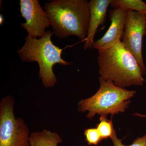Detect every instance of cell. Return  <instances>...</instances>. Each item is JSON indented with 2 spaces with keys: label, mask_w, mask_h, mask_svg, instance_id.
<instances>
[{
  "label": "cell",
  "mask_w": 146,
  "mask_h": 146,
  "mask_svg": "<svg viewBox=\"0 0 146 146\" xmlns=\"http://www.w3.org/2000/svg\"><path fill=\"white\" fill-rule=\"evenodd\" d=\"M45 11L55 35L60 39L71 35L84 41L90 22L89 2L86 0H54L46 3Z\"/></svg>",
  "instance_id": "6da1fadb"
},
{
  "label": "cell",
  "mask_w": 146,
  "mask_h": 146,
  "mask_svg": "<svg viewBox=\"0 0 146 146\" xmlns=\"http://www.w3.org/2000/svg\"><path fill=\"white\" fill-rule=\"evenodd\" d=\"M98 53L100 77L121 88L143 86L145 80L141 66L121 41Z\"/></svg>",
  "instance_id": "7a4b0ae2"
},
{
  "label": "cell",
  "mask_w": 146,
  "mask_h": 146,
  "mask_svg": "<svg viewBox=\"0 0 146 146\" xmlns=\"http://www.w3.org/2000/svg\"><path fill=\"white\" fill-rule=\"evenodd\" d=\"M54 32L48 31L43 37L34 39L28 36L22 48L18 51L21 60L26 62H37L39 65V77L46 88H50L57 82L53 68L55 64L71 65L61 57L63 49L55 45L52 41Z\"/></svg>",
  "instance_id": "3957f363"
},
{
  "label": "cell",
  "mask_w": 146,
  "mask_h": 146,
  "mask_svg": "<svg viewBox=\"0 0 146 146\" xmlns=\"http://www.w3.org/2000/svg\"><path fill=\"white\" fill-rule=\"evenodd\" d=\"M99 80V89L92 97L79 102L78 111L82 112L88 111L86 118L90 119L96 114H110L112 116L124 112L129 107L131 98L134 96L136 91L119 87L100 77Z\"/></svg>",
  "instance_id": "277c9868"
},
{
  "label": "cell",
  "mask_w": 146,
  "mask_h": 146,
  "mask_svg": "<svg viewBox=\"0 0 146 146\" xmlns=\"http://www.w3.org/2000/svg\"><path fill=\"white\" fill-rule=\"evenodd\" d=\"M14 104L9 95L0 103V146H31L29 128L22 118L15 117Z\"/></svg>",
  "instance_id": "5b68a950"
},
{
  "label": "cell",
  "mask_w": 146,
  "mask_h": 146,
  "mask_svg": "<svg viewBox=\"0 0 146 146\" xmlns=\"http://www.w3.org/2000/svg\"><path fill=\"white\" fill-rule=\"evenodd\" d=\"M146 35V14L135 11H128L127 15L121 42L135 57L141 66L143 74L146 68L143 56V42Z\"/></svg>",
  "instance_id": "8992f818"
},
{
  "label": "cell",
  "mask_w": 146,
  "mask_h": 146,
  "mask_svg": "<svg viewBox=\"0 0 146 146\" xmlns=\"http://www.w3.org/2000/svg\"><path fill=\"white\" fill-rule=\"evenodd\" d=\"M20 11L26 22L21 24L27 32L29 37L34 39L43 37L49 27V20L38 0H21Z\"/></svg>",
  "instance_id": "52a82bcc"
},
{
  "label": "cell",
  "mask_w": 146,
  "mask_h": 146,
  "mask_svg": "<svg viewBox=\"0 0 146 146\" xmlns=\"http://www.w3.org/2000/svg\"><path fill=\"white\" fill-rule=\"evenodd\" d=\"M127 12V11L120 8H115L110 10V26L103 36L94 42L93 48L98 51L104 50L121 41Z\"/></svg>",
  "instance_id": "ba28073f"
},
{
  "label": "cell",
  "mask_w": 146,
  "mask_h": 146,
  "mask_svg": "<svg viewBox=\"0 0 146 146\" xmlns=\"http://www.w3.org/2000/svg\"><path fill=\"white\" fill-rule=\"evenodd\" d=\"M112 0H91L89 2L90 18L87 36L85 39L84 49L93 48L94 38L98 27L105 23L108 8Z\"/></svg>",
  "instance_id": "9c48e42d"
},
{
  "label": "cell",
  "mask_w": 146,
  "mask_h": 146,
  "mask_svg": "<svg viewBox=\"0 0 146 146\" xmlns=\"http://www.w3.org/2000/svg\"><path fill=\"white\" fill-rule=\"evenodd\" d=\"M31 146H58L62 138L57 133L44 129L33 132L30 137Z\"/></svg>",
  "instance_id": "30bf717a"
},
{
  "label": "cell",
  "mask_w": 146,
  "mask_h": 146,
  "mask_svg": "<svg viewBox=\"0 0 146 146\" xmlns=\"http://www.w3.org/2000/svg\"><path fill=\"white\" fill-rule=\"evenodd\" d=\"M110 5L128 11H135L146 14V3L141 0H112Z\"/></svg>",
  "instance_id": "8fae6325"
},
{
  "label": "cell",
  "mask_w": 146,
  "mask_h": 146,
  "mask_svg": "<svg viewBox=\"0 0 146 146\" xmlns=\"http://www.w3.org/2000/svg\"><path fill=\"white\" fill-rule=\"evenodd\" d=\"M107 115H102L100 118V122L96 125L103 140L111 138L115 130L112 121V116L111 119H107Z\"/></svg>",
  "instance_id": "7c38bea8"
},
{
  "label": "cell",
  "mask_w": 146,
  "mask_h": 146,
  "mask_svg": "<svg viewBox=\"0 0 146 146\" xmlns=\"http://www.w3.org/2000/svg\"><path fill=\"white\" fill-rule=\"evenodd\" d=\"M85 141L89 145L96 146L103 139L96 128L86 129L84 131Z\"/></svg>",
  "instance_id": "4fadbf2b"
},
{
  "label": "cell",
  "mask_w": 146,
  "mask_h": 146,
  "mask_svg": "<svg viewBox=\"0 0 146 146\" xmlns=\"http://www.w3.org/2000/svg\"><path fill=\"white\" fill-rule=\"evenodd\" d=\"M113 146H146V133L142 137H138L130 145L126 146L122 143V139H119L116 135V131L111 138Z\"/></svg>",
  "instance_id": "5bb4252c"
},
{
  "label": "cell",
  "mask_w": 146,
  "mask_h": 146,
  "mask_svg": "<svg viewBox=\"0 0 146 146\" xmlns=\"http://www.w3.org/2000/svg\"><path fill=\"white\" fill-rule=\"evenodd\" d=\"M134 116H138V117H140L141 118H146V115H144V114H139V113L135 112L134 114H133Z\"/></svg>",
  "instance_id": "9a60e30c"
},
{
  "label": "cell",
  "mask_w": 146,
  "mask_h": 146,
  "mask_svg": "<svg viewBox=\"0 0 146 146\" xmlns=\"http://www.w3.org/2000/svg\"><path fill=\"white\" fill-rule=\"evenodd\" d=\"M4 21V18L3 17L2 15L1 14V16H0V24L1 25L3 24V22Z\"/></svg>",
  "instance_id": "2e32d148"
}]
</instances>
